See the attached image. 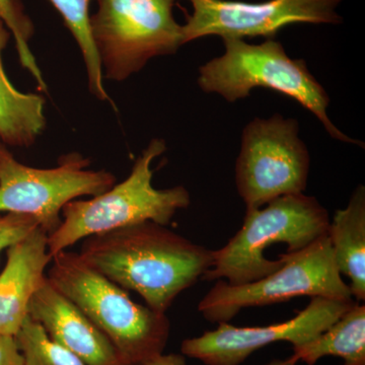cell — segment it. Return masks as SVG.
I'll list each match as a JSON object with an SVG mask.
<instances>
[{
  "label": "cell",
  "instance_id": "obj_1",
  "mask_svg": "<svg viewBox=\"0 0 365 365\" xmlns=\"http://www.w3.org/2000/svg\"><path fill=\"white\" fill-rule=\"evenodd\" d=\"M78 254L91 267L136 292L160 314L202 278L215 260V251L153 222L86 237Z\"/></svg>",
  "mask_w": 365,
  "mask_h": 365
},
{
  "label": "cell",
  "instance_id": "obj_2",
  "mask_svg": "<svg viewBox=\"0 0 365 365\" xmlns=\"http://www.w3.org/2000/svg\"><path fill=\"white\" fill-rule=\"evenodd\" d=\"M49 266L48 279L104 334L122 365H141L163 354L170 328L167 314L133 302L78 253L60 252Z\"/></svg>",
  "mask_w": 365,
  "mask_h": 365
},
{
  "label": "cell",
  "instance_id": "obj_3",
  "mask_svg": "<svg viewBox=\"0 0 365 365\" xmlns=\"http://www.w3.org/2000/svg\"><path fill=\"white\" fill-rule=\"evenodd\" d=\"M167 150L153 138L137 158L129 176L88 200H73L62 210L59 227L48 235L51 256L66 251L91 235L153 222L168 225L178 211L188 207L191 197L184 186L157 189L153 185V160Z\"/></svg>",
  "mask_w": 365,
  "mask_h": 365
},
{
  "label": "cell",
  "instance_id": "obj_4",
  "mask_svg": "<svg viewBox=\"0 0 365 365\" xmlns=\"http://www.w3.org/2000/svg\"><path fill=\"white\" fill-rule=\"evenodd\" d=\"M330 222L327 209L304 193L279 197L264 208L247 210L241 230L215 251L212 266L202 279L225 278L228 284L242 285L266 277L285 263L283 255L277 260L266 258L268 248L285 244V254L299 253L326 235Z\"/></svg>",
  "mask_w": 365,
  "mask_h": 365
},
{
  "label": "cell",
  "instance_id": "obj_5",
  "mask_svg": "<svg viewBox=\"0 0 365 365\" xmlns=\"http://www.w3.org/2000/svg\"><path fill=\"white\" fill-rule=\"evenodd\" d=\"M225 51L199 68L198 86L205 93L234 103L249 97L254 88L278 91L294 98L318 118L331 137L351 144L360 141L345 135L328 116L330 98L307 68L306 61L292 59L281 43L270 38L259 45L242 39H223Z\"/></svg>",
  "mask_w": 365,
  "mask_h": 365
},
{
  "label": "cell",
  "instance_id": "obj_6",
  "mask_svg": "<svg viewBox=\"0 0 365 365\" xmlns=\"http://www.w3.org/2000/svg\"><path fill=\"white\" fill-rule=\"evenodd\" d=\"M91 35L103 78L125 81L155 57L175 54L182 42L174 16L177 0H97Z\"/></svg>",
  "mask_w": 365,
  "mask_h": 365
},
{
  "label": "cell",
  "instance_id": "obj_7",
  "mask_svg": "<svg viewBox=\"0 0 365 365\" xmlns=\"http://www.w3.org/2000/svg\"><path fill=\"white\" fill-rule=\"evenodd\" d=\"M285 263L253 282L230 285L220 280L199 302L198 311L212 323H227L242 309L287 302L297 297L353 300L336 265L328 234L297 254H282Z\"/></svg>",
  "mask_w": 365,
  "mask_h": 365
},
{
  "label": "cell",
  "instance_id": "obj_8",
  "mask_svg": "<svg viewBox=\"0 0 365 365\" xmlns=\"http://www.w3.org/2000/svg\"><path fill=\"white\" fill-rule=\"evenodd\" d=\"M90 165L88 158L72 153L51 169L30 167L0 143V213L31 216L43 232L51 235L67 204L100 195L116 184L112 173L90 170Z\"/></svg>",
  "mask_w": 365,
  "mask_h": 365
},
{
  "label": "cell",
  "instance_id": "obj_9",
  "mask_svg": "<svg viewBox=\"0 0 365 365\" xmlns=\"http://www.w3.org/2000/svg\"><path fill=\"white\" fill-rule=\"evenodd\" d=\"M309 165L297 120L275 114L250 122L242 132L235 165L237 192L247 210L263 207L279 197L304 193Z\"/></svg>",
  "mask_w": 365,
  "mask_h": 365
},
{
  "label": "cell",
  "instance_id": "obj_10",
  "mask_svg": "<svg viewBox=\"0 0 365 365\" xmlns=\"http://www.w3.org/2000/svg\"><path fill=\"white\" fill-rule=\"evenodd\" d=\"M193 7L182 26V42L206 36L222 39L246 37L273 38L278 31L294 24H339L336 11L342 0H268L252 2L235 0H188Z\"/></svg>",
  "mask_w": 365,
  "mask_h": 365
},
{
  "label": "cell",
  "instance_id": "obj_11",
  "mask_svg": "<svg viewBox=\"0 0 365 365\" xmlns=\"http://www.w3.org/2000/svg\"><path fill=\"white\" fill-rule=\"evenodd\" d=\"M355 304L354 300L312 297L309 306L289 321L264 327L220 323L215 331L182 341L181 352L205 365H240L273 343L283 341L297 346L314 339Z\"/></svg>",
  "mask_w": 365,
  "mask_h": 365
},
{
  "label": "cell",
  "instance_id": "obj_12",
  "mask_svg": "<svg viewBox=\"0 0 365 365\" xmlns=\"http://www.w3.org/2000/svg\"><path fill=\"white\" fill-rule=\"evenodd\" d=\"M29 316L50 338L88 365H122L116 350L95 324L46 277L34 294Z\"/></svg>",
  "mask_w": 365,
  "mask_h": 365
},
{
  "label": "cell",
  "instance_id": "obj_13",
  "mask_svg": "<svg viewBox=\"0 0 365 365\" xmlns=\"http://www.w3.org/2000/svg\"><path fill=\"white\" fill-rule=\"evenodd\" d=\"M51 260L48 235L39 227L6 250V264L0 273V335L14 337L20 331Z\"/></svg>",
  "mask_w": 365,
  "mask_h": 365
},
{
  "label": "cell",
  "instance_id": "obj_14",
  "mask_svg": "<svg viewBox=\"0 0 365 365\" xmlns=\"http://www.w3.org/2000/svg\"><path fill=\"white\" fill-rule=\"evenodd\" d=\"M11 34L0 20V143L13 148H30L45 130V100L37 93L14 88L4 71L2 53Z\"/></svg>",
  "mask_w": 365,
  "mask_h": 365
},
{
  "label": "cell",
  "instance_id": "obj_15",
  "mask_svg": "<svg viewBox=\"0 0 365 365\" xmlns=\"http://www.w3.org/2000/svg\"><path fill=\"white\" fill-rule=\"evenodd\" d=\"M334 258L340 274L350 279L357 302L365 300V188L359 186L347 207L334 215L328 228Z\"/></svg>",
  "mask_w": 365,
  "mask_h": 365
},
{
  "label": "cell",
  "instance_id": "obj_16",
  "mask_svg": "<svg viewBox=\"0 0 365 365\" xmlns=\"http://www.w3.org/2000/svg\"><path fill=\"white\" fill-rule=\"evenodd\" d=\"M292 359L314 365L325 356H337L343 365H365V307L355 304L323 333L292 346Z\"/></svg>",
  "mask_w": 365,
  "mask_h": 365
},
{
  "label": "cell",
  "instance_id": "obj_17",
  "mask_svg": "<svg viewBox=\"0 0 365 365\" xmlns=\"http://www.w3.org/2000/svg\"><path fill=\"white\" fill-rule=\"evenodd\" d=\"M59 11L72 37L76 40L85 62L88 88L93 97L112 103L106 91L102 67L91 35L88 7L91 0H49Z\"/></svg>",
  "mask_w": 365,
  "mask_h": 365
},
{
  "label": "cell",
  "instance_id": "obj_18",
  "mask_svg": "<svg viewBox=\"0 0 365 365\" xmlns=\"http://www.w3.org/2000/svg\"><path fill=\"white\" fill-rule=\"evenodd\" d=\"M14 338L23 356V365H88L52 340L30 316Z\"/></svg>",
  "mask_w": 365,
  "mask_h": 365
},
{
  "label": "cell",
  "instance_id": "obj_19",
  "mask_svg": "<svg viewBox=\"0 0 365 365\" xmlns=\"http://www.w3.org/2000/svg\"><path fill=\"white\" fill-rule=\"evenodd\" d=\"M0 20L4 21L13 36L21 66L33 76L40 91H47L43 72L38 66L35 55L31 51L30 41L35 31L34 25L21 2L19 0H0Z\"/></svg>",
  "mask_w": 365,
  "mask_h": 365
},
{
  "label": "cell",
  "instance_id": "obj_20",
  "mask_svg": "<svg viewBox=\"0 0 365 365\" xmlns=\"http://www.w3.org/2000/svg\"><path fill=\"white\" fill-rule=\"evenodd\" d=\"M38 227L37 222L31 216L18 213L0 215V255L23 241Z\"/></svg>",
  "mask_w": 365,
  "mask_h": 365
},
{
  "label": "cell",
  "instance_id": "obj_21",
  "mask_svg": "<svg viewBox=\"0 0 365 365\" xmlns=\"http://www.w3.org/2000/svg\"><path fill=\"white\" fill-rule=\"evenodd\" d=\"M0 365H23V356L13 336L0 335Z\"/></svg>",
  "mask_w": 365,
  "mask_h": 365
},
{
  "label": "cell",
  "instance_id": "obj_22",
  "mask_svg": "<svg viewBox=\"0 0 365 365\" xmlns=\"http://www.w3.org/2000/svg\"><path fill=\"white\" fill-rule=\"evenodd\" d=\"M141 365H186V359L182 354L170 353V354L160 355L157 359Z\"/></svg>",
  "mask_w": 365,
  "mask_h": 365
},
{
  "label": "cell",
  "instance_id": "obj_23",
  "mask_svg": "<svg viewBox=\"0 0 365 365\" xmlns=\"http://www.w3.org/2000/svg\"><path fill=\"white\" fill-rule=\"evenodd\" d=\"M297 360L292 359V356L287 359H275L271 361L268 365H297Z\"/></svg>",
  "mask_w": 365,
  "mask_h": 365
}]
</instances>
